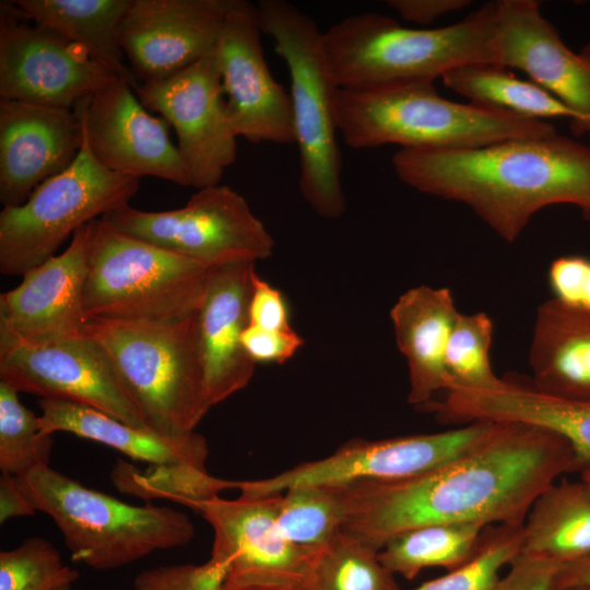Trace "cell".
<instances>
[{
  "label": "cell",
  "mask_w": 590,
  "mask_h": 590,
  "mask_svg": "<svg viewBox=\"0 0 590 590\" xmlns=\"http://www.w3.org/2000/svg\"><path fill=\"white\" fill-rule=\"evenodd\" d=\"M271 496L279 529L297 546L318 552L342 529L346 502L340 485H298Z\"/></svg>",
  "instance_id": "30"
},
{
  "label": "cell",
  "mask_w": 590,
  "mask_h": 590,
  "mask_svg": "<svg viewBox=\"0 0 590 590\" xmlns=\"http://www.w3.org/2000/svg\"><path fill=\"white\" fill-rule=\"evenodd\" d=\"M73 109L83 122L91 153L106 169L190 187L177 145L169 138L168 123L143 106L128 81L117 78Z\"/></svg>",
  "instance_id": "17"
},
{
  "label": "cell",
  "mask_w": 590,
  "mask_h": 590,
  "mask_svg": "<svg viewBox=\"0 0 590 590\" xmlns=\"http://www.w3.org/2000/svg\"><path fill=\"white\" fill-rule=\"evenodd\" d=\"M39 428L45 434L64 432L111 447L150 467L190 465L206 469V439L196 432L164 436L134 427L96 409L57 399H40Z\"/></svg>",
  "instance_id": "24"
},
{
  "label": "cell",
  "mask_w": 590,
  "mask_h": 590,
  "mask_svg": "<svg viewBox=\"0 0 590 590\" xmlns=\"http://www.w3.org/2000/svg\"><path fill=\"white\" fill-rule=\"evenodd\" d=\"M459 314L446 287H413L392 306L397 345L409 368L411 404L425 406L436 392L446 391L445 353Z\"/></svg>",
  "instance_id": "23"
},
{
  "label": "cell",
  "mask_w": 590,
  "mask_h": 590,
  "mask_svg": "<svg viewBox=\"0 0 590 590\" xmlns=\"http://www.w3.org/2000/svg\"><path fill=\"white\" fill-rule=\"evenodd\" d=\"M255 263L213 268L198 310V335L205 398L213 406L244 389L256 363L241 335L249 324Z\"/></svg>",
  "instance_id": "22"
},
{
  "label": "cell",
  "mask_w": 590,
  "mask_h": 590,
  "mask_svg": "<svg viewBox=\"0 0 590 590\" xmlns=\"http://www.w3.org/2000/svg\"><path fill=\"white\" fill-rule=\"evenodd\" d=\"M522 539V524L486 527L467 563L412 590H493L503 567L520 555Z\"/></svg>",
  "instance_id": "35"
},
{
  "label": "cell",
  "mask_w": 590,
  "mask_h": 590,
  "mask_svg": "<svg viewBox=\"0 0 590 590\" xmlns=\"http://www.w3.org/2000/svg\"><path fill=\"white\" fill-rule=\"evenodd\" d=\"M225 590H229V589H225Z\"/></svg>",
  "instance_id": "48"
},
{
  "label": "cell",
  "mask_w": 590,
  "mask_h": 590,
  "mask_svg": "<svg viewBox=\"0 0 590 590\" xmlns=\"http://www.w3.org/2000/svg\"><path fill=\"white\" fill-rule=\"evenodd\" d=\"M78 578V570L63 564L43 538H28L0 553V590H71Z\"/></svg>",
  "instance_id": "36"
},
{
  "label": "cell",
  "mask_w": 590,
  "mask_h": 590,
  "mask_svg": "<svg viewBox=\"0 0 590 590\" xmlns=\"http://www.w3.org/2000/svg\"><path fill=\"white\" fill-rule=\"evenodd\" d=\"M213 530L211 558L227 567L225 589L304 590L317 552L288 541L279 529L272 496L220 495L187 503Z\"/></svg>",
  "instance_id": "12"
},
{
  "label": "cell",
  "mask_w": 590,
  "mask_h": 590,
  "mask_svg": "<svg viewBox=\"0 0 590 590\" xmlns=\"http://www.w3.org/2000/svg\"><path fill=\"white\" fill-rule=\"evenodd\" d=\"M580 473L581 480L590 485V463L586 464L580 471Z\"/></svg>",
  "instance_id": "46"
},
{
  "label": "cell",
  "mask_w": 590,
  "mask_h": 590,
  "mask_svg": "<svg viewBox=\"0 0 590 590\" xmlns=\"http://www.w3.org/2000/svg\"><path fill=\"white\" fill-rule=\"evenodd\" d=\"M391 164L402 182L468 205L509 243L550 205H575L590 222V146L557 132L481 148L400 149Z\"/></svg>",
  "instance_id": "2"
},
{
  "label": "cell",
  "mask_w": 590,
  "mask_h": 590,
  "mask_svg": "<svg viewBox=\"0 0 590 590\" xmlns=\"http://www.w3.org/2000/svg\"><path fill=\"white\" fill-rule=\"evenodd\" d=\"M36 512V509L21 489L17 476L1 473L0 522L3 523L16 517L34 516Z\"/></svg>",
  "instance_id": "44"
},
{
  "label": "cell",
  "mask_w": 590,
  "mask_h": 590,
  "mask_svg": "<svg viewBox=\"0 0 590 590\" xmlns=\"http://www.w3.org/2000/svg\"><path fill=\"white\" fill-rule=\"evenodd\" d=\"M211 268L91 222L83 304L88 319L162 322L199 310Z\"/></svg>",
  "instance_id": "8"
},
{
  "label": "cell",
  "mask_w": 590,
  "mask_h": 590,
  "mask_svg": "<svg viewBox=\"0 0 590 590\" xmlns=\"http://www.w3.org/2000/svg\"><path fill=\"white\" fill-rule=\"evenodd\" d=\"M82 334L107 352L151 430L164 436L194 432L211 408L203 386L198 311L162 322L88 319Z\"/></svg>",
  "instance_id": "5"
},
{
  "label": "cell",
  "mask_w": 590,
  "mask_h": 590,
  "mask_svg": "<svg viewBox=\"0 0 590 590\" xmlns=\"http://www.w3.org/2000/svg\"><path fill=\"white\" fill-rule=\"evenodd\" d=\"M248 356L257 363L283 364L303 346V338L293 329L275 331L248 324L241 335Z\"/></svg>",
  "instance_id": "40"
},
{
  "label": "cell",
  "mask_w": 590,
  "mask_h": 590,
  "mask_svg": "<svg viewBox=\"0 0 590 590\" xmlns=\"http://www.w3.org/2000/svg\"><path fill=\"white\" fill-rule=\"evenodd\" d=\"M440 79L445 86L474 104L533 120L573 119L570 109L545 88L517 78L499 64L470 63L450 70Z\"/></svg>",
  "instance_id": "28"
},
{
  "label": "cell",
  "mask_w": 590,
  "mask_h": 590,
  "mask_svg": "<svg viewBox=\"0 0 590 590\" xmlns=\"http://www.w3.org/2000/svg\"><path fill=\"white\" fill-rule=\"evenodd\" d=\"M551 590H590V587H567V588H558V589H551Z\"/></svg>",
  "instance_id": "47"
},
{
  "label": "cell",
  "mask_w": 590,
  "mask_h": 590,
  "mask_svg": "<svg viewBox=\"0 0 590 590\" xmlns=\"http://www.w3.org/2000/svg\"><path fill=\"white\" fill-rule=\"evenodd\" d=\"M554 298L590 310V259L566 256L555 259L548 270Z\"/></svg>",
  "instance_id": "39"
},
{
  "label": "cell",
  "mask_w": 590,
  "mask_h": 590,
  "mask_svg": "<svg viewBox=\"0 0 590 590\" xmlns=\"http://www.w3.org/2000/svg\"><path fill=\"white\" fill-rule=\"evenodd\" d=\"M492 338L493 322L488 315L459 314L445 353L446 391H487L507 384L493 371L489 358Z\"/></svg>",
  "instance_id": "32"
},
{
  "label": "cell",
  "mask_w": 590,
  "mask_h": 590,
  "mask_svg": "<svg viewBox=\"0 0 590 590\" xmlns=\"http://www.w3.org/2000/svg\"><path fill=\"white\" fill-rule=\"evenodd\" d=\"M256 9L263 34L290 73L299 191L319 216L338 219L346 209L335 122L339 87L326 62L322 31L286 0H261Z\"/></svg>",
  "instance_id": "7"
},
{
  "label": "cell",
  "mask_w": 590,
  "mask_h": 590,
  "mask_svg": "<svg viewBox=\"0 0 590 590\" xmlns=\"http://www.w3.org/2000/svg\"><path fill=\"white\" fill-rule=\"evenodd\" d=\"M17 480L36 511L54 520L72 560L96 570L120 568L153 552L184 546L194 536L191 520L179 510L127 504L49 465Z\"/></svg>",
  "instance_id": "6"
},
{
  "label": "cell",
  "mask_w": 590,
  "mask_h": 590,
  "mask_svg": "<svg viewBox=\"0 0 590 590\" xmlns=\"http://www.w3.org/2000/svg\"><path fill=\"white\" fill-rule=\"evenodd\" d=\"M0 381L19 393L83 404L150 429L107 352L84 334L32 342L0 331Z\"/></svg>",
  "instance_id": "11"
},
{
  "label": "cell",
  "mask_w": 590,
  "mask_h": 590,
  "mask_svg": "<svg viewBox=\"0 0 590 590\" xmlns=\"http://www.w3.org/2000/svg\"><path fill=\"white\" fill-rule=\"evenodd\" d=\"M139 186L140 178L103 167L84 138L71 166L0 212L1 274L22 276L56 256L80 227L128 205Z\"/></svg>",
  "instance_id": "9"
},
{
  "label": "cell",
  "mask_w": 590,
  "mask_h": 590,
  "mask_svg": "<svg viewBox=\"0 0 590 590\" xmlns=\"http://www.w3.org/2000/svg\"><path fill=\"white\" fill-rule=\"evenodd\" d=\"M493 422H473L433 434L381 440L354 439L320 460L300 463L274 476L240 481V494L269 496L298 485H344L417 475L440 467L474 448Z\"/></svg>",
  "instance_id": "13"
},
{
  "label": "cell",
  "mask_w": 590,
  "mask_h": 590,
  "mask_svg": "<svg viewBox=\"0 0 590 590\" xmlns=\"http://www.w3.org/2000/svg\"><path fill=\"white\" fill-rule=\"evenodd\" d=\"M495 64L516 68L573 113L575 135L590 133V44L568 48L535 0H497Z\"/></svg>",
  "instance_id": "19"
},
{
  "label": "cell",
  "mask_w": 590,
  "mask_h": 590,
  "mask_svg": "<svg viewBox=\"0 0 590 590\" xmlns=\"http://www.w3.org/2000/svg\"><path fill=\"white\" fill-rule=\"evenodd\" d=\"M116 79L80 46L1 1V99L73 108Z\"/></svg>",
  "instance_id": "14"
},
{
  "label": "cell",
  "mask_w": 590,
  "mask_h": 590,
  "mask_svg": "<svg viewBox=\"0 0 590 590\" xmlns=\"http://www.w3.org/2000/svg\"><path fill=\"white\" fill-rule=\"evenodd\" d=\"M83 122L73 108L0 99V202L23 204L76 160Z\"/></svg>",
  "instance_id": "20"
},
{
  "label": "cell",
  "mask_w": 590,
  "mask_h": 590,
  "mask_svg": "<svg viewBox=\"0 0 590 590\" xmlns=\"http://www.w3.org/2000/svg\"><path fill=\"white\" fill-rule=\"evenodd\" d=\"M249 323L267 330H293L283 294L257 273L252 278Z\"/></svg>",
  "instance_id": "41"
},
{
  "label": "cell",
  "mask_w": 590,
  "mask_h": 590,
  "mask_svg": "<svg viewBox=\"0 0 590 590\" xmlns=\"http://www.w3.org/2000/svg\"><path fill=\"white\" fill-rule=\"evenodd\" d=\"M581 471L570 444L542 427L493 422L474 448L424 473L341 485L342 531L379 552L397 534L438 523L522 524L539 495Z\"/></svg>",
  "instance_id": "1"
},
{
  "label": "cell",
  "mask_w": 590,
  "mask_h": 590,
  "mask_svg": "<svg viewBox=\"0 0 590 590\" xmlns=\"http://www.w3.org/2000/svg\"><path fill=\"white\" fill-rule=\"evenodd\" d=\"M216 48L165 80L133 87L143 106L174 128L190 187L197 190L220 185L237 154Z\"/></svg>",
  "instance_id": "15"
},
{
  "label": "cell",
  "mask_w": 590,
  "mask_h": 590,
  "mask_svg": "<svg viewBox=\"0 0 590 590\" xmlns=\"http://www.w3.org/2000/svg\"><path fill=\"white\" fill-rule=\"evenodd\" d=\"M378 553L340 530L316 553L304 590H400Z\"/></svg>",
  "instance_id": "31"
},
{
  "label": "cell",
  "mask_w": 590,
  "mask_h": 590,
  "mask_svg": "<svg viewBox=\"0 0 590 590\" xmlns=\"http://www.w3.org/2000/svg\"><path fill=\"white\" fill-rule=\"evenodd\" d=\"M101 219L211 269L255 263L269 258L274 248V239L245 198L225 185L197 190L179 209L153 212L128 204Z\"/></svg>",
  "instance_id": "10"
},
{
  "label": "cell",
  "mask_w": 590,
  "mask_h": 590,
  "mask_svg": "<svg viewBox=\"0 0 590 590\" xmlns=\"http://www.w3.org/2000/svg\"><path fill=\"white\" fill-rule=\"evenodd\" d=\"M567 587H590V555L557 569L552 589Z\"/></svg>",
  "instance_id": "45"
},
{
  "label": "cell",
  "mask_w": 590,
  "mask_h": 590,
  "mask_svg": "<svg viewBox=\"0 0 590 590\" xmlns=\"http://www.w3.org/2000/svg\"><path fill=\"white\" fill-rule=\"evenodd\" d=\"M52 435L39 428L38 416L19 399V392L0 381V470L22 476L49 465Z\"/></svg>",
  "instance_id": "34"
},
{
  "label": "cell",
  "mask_w": 590,
  "mask_h": 590,
  "mask_svg": "<svg viewBox=\"0 0 590 590\" xmlns=\"http://www.w3.org/2000/svg\"><path fill=\"white\" fill-rule=\"evenodd\" d=\"M485 528L477 523H438L414 528L391 538L378 556L390 573L409 580L428 567L452 570L475 554Z\"/></svg>",
  "instance_id": "29"
},
{
  "label": "cell",
  "mask_w": 590,
  "mask_h": 590,
  "mask_svg": "<svg viewBox=\"0 0 590 590\" xmlns=\"http://www.w3.org/2000/svg\"><path fill=\"white\" fill-rule=\"evenodd\" d=\"M533 387L590 401V310L551 298L540 305L529 352Z\"/></svg>",
  "instance_id": "25"
},
{
  "label": "cell",
  "mask_w": 590,
  "mask_h": 590,
  "mask_svg": "<svg viewBox=\"0 0 590 590\" xmlns=\"http://www.w3.org/2000/svg\"><path fill=\"white\" fill-rule=\"evenodd\" d=\"M522 555L563 566L590 555V485L555 482L532 504L522 523Z\"/></svg>",
  "instance_id": "27"
},
{
  "label": "cell",
  "mask_w": 590,
  "mask_h": 590,
  "mask_svg": "<svg viewBox=\"0 0 590 590\" xmlns=\"http://www.w3.org/2000/svg\"><path fill=\"white\" fill-rule=\"evenodd\" d=\"M262 34L256 5L234 0L216 48L228 121L248 142L293 144L290 92L269 69Z\"/></svg>",
  "instance_id": "16"
},
{
  "label": "cell",
  "mask_w": 590,
  "mask_h": 590,
  "mask_svg": "<svg viewBox=\"0 0 590 590\" xmlns=\"http://www.w3.org/2000/svg\"><path fill=\"white\" fill-rule=\"evenodd\" d=\"M226 581V565L210 557L202 565H168L143 570L135 576L133 590H225Z\"/></svg>",
  "instance_id": "38"
},
{
  "label": "cell",
  "mask_w": 590,
  "mask_h": 590,
  "mask_svg": "<svg viewBox=\"0 0 590 590\" xmlns=\"http://www.w3.org/2000/svg\"><path fill=\"white\" fill-rule=\"evenodd\" d=\"M335 122L342 141L353 150L387 144L470 149L556 132L547 121L444 98L429 81L339 88Z\"/></svg>",
  "instance_id": "4"
},
{
  "label": "cell",
  "mask_w": 590,
  "mask_h": 590,
  "mask_svg": "<svg viewBox=\"0 0 590 590\" xmlns=\"http://www.w3.org/2000/svg\"><path fill=\"white\" fill-rule=\"evenodd\" d=\"M234 0H131L119 42L138 83L165 80L212 52Z\"/></svg>",
  "instance_id": "18"
},
{
  "label": "cell",
  "mask_w": 590,
  "mask_h": 590,
  "mask_svg": "<svg viewBox=\"0 0 590 590\" xmlns=\"http://www.w3.org/2000/svg\"><path fill=\"white\" fill-rule=\"evenodd\" d=\"M388 5L404 20L429 24L436 19L470 5L469 0H389Z\"/></svg>",
  "instance_id": "43"
},
{
  "label": "cell",
  "mask_w": 590,
  "mask_h": 590,
  "mask_svg": "<svg viewBox=\"0 0 590 590\" xmlns=\"http://www.w3.org/2000/svg\"><path fill=\"white\" fill-rule=\"evenodd\" d=\"M119 491L145 499L164 498L186 505L206 499L221 492L239 488L240 481L213 477L206 469L190 465L149 467L140 472L126 462H119L111 472Z\"/></svg>",
  "instance_id": "33"
},
{
  "label": "cell",
  "mask_w": 590,
  "mask_h": 590,
  "mask_svg": "<svg viewBox=\"0 0 590 590\" xmlns=\"http://www.w3.org/2000/svg\"><path fill=\"white\" fill-rule=\"evenodd\" d=\"M131 0H13L23 14L84 49L96 63L128 81H138L119 42V27Z\"/></svg>",
  "instance_id": "26"
},
{
  "label": "cell",
  "mask_w": 590,
  "mask_h": 590,
  "mask_svg": "<svg viewBox=\"0 0 590 590\" xmlns=\"http://www.w3.org/2000/svg\"><path fill=\"white\" fill-rule=\"evenodd\" d=\"M527 420L565 438L575 450L581 470L590 463V401L539 392L528 403Z\"/></svg>",
  "instance_id": "37"
},
{
  "label": "cell",
  "mask_w": 590,
  "mask_h": 590,
  "mask_svg": "<svg viewBox=\"0 0 590 590\" xmlns=\"http://www.w3.org/2000/svg\"><path fill=\"white\" fill-rule=\"evenodd\" d=\"M560 566L526 555H518L493 590H551Z\"/></svg>",
  "instance_id": "42"
},
{
  "label": "cell",
  "mask_w": 590,
  "mask_h": 590,
  "mask_svg": "<svg viewBox=\"0 0 590 590\" xmlns=\"http://www.w3.org/2000/svg\"><path fill=\"white\" fill-rule=\"evenodd\" d=\"M90 234L91 222L73 234L66 250L24 273L16 287L0 295V331L32 342L82 335Z\"/></svg>",
  "instance_id": "21"
},
{
  "label": "cell",
  "mask_w": 590,
  "mask_h": 590,
  "mask_svg": "<svg viewBox=\"0 0 590 590\" xmlns=\"http://www.w3.org/2000/svg\"><path fill=\"white\" fill-rule=\"evenodd\" d=\"M496 17L497 1L456 24L429 30L404 27L376 12L357 13L322 31V49L339 88L434 82L461 66L495 64Z\"/></svg>",
  "instance_id": "3"
}]
</instances>
